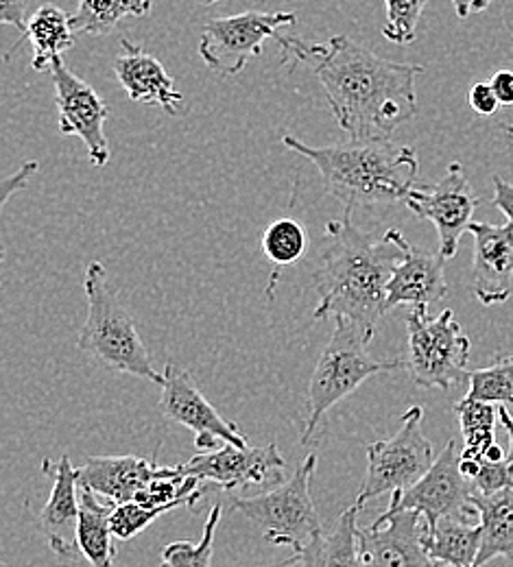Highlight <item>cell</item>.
Segmentation results:
<instances>
[{"label": "cell", "mask_w": 513, "mask_h": 567, "mask_svg": "<svg viewBox=\"0 0 513 567\" xmlns=\"http://www.w3.org/2000/svg\"><path fill=\"white\" fill-rule=\"evenodd\" d=\"M295 22L294 11H245L215 18L199 38V55L211 71L234 76L263 53L267 40H278L280 29Z\"/></svg>", "instance_id": "9c48e42d"}, {"label": "cell", "mask_w": 513, "mask_h": 567, "mask_svg": "<svg viewBox=\"0 0 513 567\" xmlns=\"http://www.w3.org/2000/svg\"><path fill=\"white\" fill-rule=\"evenodd\" d=\"M476 487V494L481 496H492L499 494L513 485V465L510 461H488L483 458L481 463V472L476 474V478L472 481Z\"/></svg>", "instance_id": "d6a6232c"}, {"label": "cell", "mask_w": 513, "mask_h": 567, "mask_svg": "<svg viewBox=\"0 0 513 567\" xmlns=\"http://www.w3.org/2000/svg\"><path fill=\"white\" fill-rule=\"evenodd\" d=\"M424 544L441 566L474 567L483 546V530L479 522L441 519L435 528L427 530Z\"/></svg>", "instance_id": "d4e9b609"}, {"label": "cell", "mask_w": 513, "mask_h": 567, "mask_svg": "<svg viewBox=\"0 0 513 567\" xmlns=\"http://www.w3.org/2000/svg\"><path fill=\"white\" fill-rule=\"evenodd\" d=\"M494 0H452L454 4V11L459 18H468L472 13H479V11H485Z\"/></svg>", "instance_id": "f35d334b"}, {"label": "cell", "mask_w": 513, "mask_h": 567, "mask_svg": "<svg viewBox=\"0 0 513 567\" xmlns=\"http://www.w3.org/2000/svg\"><path fill=\"white\" fill-rule=\"evenodd\" d=\"M409 358L407 367L418 386L450 391L470 382V339L463 334L452 310L431 317L427 306H415L407 317Z\"/></svg>", "instance_id": "52a82bcc"}, {"label": "cell", "mask_w": 513, "mask_h": 567, "mask_svg": "<svg viewBox=\"0 0 513 567\" xmlns=\"http://www.w3.org/2000/svg\"><path fill=\"white\" fill-rule=\"evenodd\" d=\"M166 511H173L171 506H160V508H147L141 506L138 502H127V504H119L112 508L110 515V526L112 533L119 542H127L136 535H141L147 528L151 522H155L160 515H164Z\"/></svg>", "instance_id": "1f68e13d"}, {"label": "cell", "mask_w": 513, "mask_h": 567, "mask_svg": "<svg viewBox=\"0 0 513 567\" xmlns=\"http://www.w3.org/2000/svg\"><path fill=\"white\" fill-rule=\"evenodd\" d=\"M121 44V53L114 60V72L127 96L136 103L160 105L166 114L175 116L184 103V94L175 87L162 62L127 38Z\"/></svg>", "instance_id": "d6986e66"}, {"label": "cell", "mask_w": 513, "mask_h": 567, "mask_svg": "<svg viewBox=\"0 0 513 567\" xmlns=\"http://www.w3.org/2000/svg\"><path fill=\"white\" fill-rule=\"evenodd\" d=\"M317 470V454H308L294 472L291 481L254 497H236L234 508L254 522L269 544L299 550L321 530V522L310 496V481Z\"/></svg>", "instance_id": "8992f818"}, {"label": "cell", "mask_w": 513, "mask_h": 567, "mask_svg": "<svg viewBox=\"0 0 513 567\" xmlns=\"http://www.w3.org/2000/svg\"><path fill=\"white\" fill-rule=\"evenodd\" d=\"M503 130L507 132V136L513 141V125H507V123H505V125H503Z\"/></svg>", "instance_id": "7bdbcfd3"}, {"label": "cell", "mask_w": 513, "mask_h": 567, "mask_svg": "<svg viewBox=\"0 0 513 567\" xmlns=\"http://www.w3.org/2000/svg\"><path fill=\"white\" fill-rule=\"evenodd\" d=\"M470 400L513 406V355L499 358L485 369L470 371Z\"/></svg>", "instance_id": "f1b7e54d"}, {"label": "cell", "mask_w": 513, "mask_h": 567, "mask_svg": "<svg viewBox=\"0 0 513 567\" xmlns=\"http://www.w3.org/2000/svg\"><path fill=\"white\" fill-rule=\"evenodd\" d=\"M219 441L217 436H213V434H197L195 436V445L199 447V450H204V452H215V450H219Z\"/></svg>", "instance_id": "60d3db41"}, {"label": "cell", "mask_w": 513, "mask_h": 567, "mask_svg": "<svg viewBox=\"0 0 513 567\" xmlns=\"http://www.w3.org/2000/svg\"><path fill=\"white\" fill-rule=\"evenodd\" d=\"M79 502H81V517H79V533H76L79 553L92 564V567H116L114 566L116 537L110 526V515L114 504L101 502L96 494L81 487H79Z\"/></svg>", "instance_id": "cb8c5ba5"}, {"label": "cell", "mask_w": 513, "mask_h": 567, "mask_svg": "<svg viewBox=\"0 0 513 567\" xmlns=\"http://www.w3.org/2000/svg\"><path fill=\"white\" fill-rule=\"evenodd\" d=\"M499 420H501V424H503V427H505L507 434H510V454H507V461L513 465V417L507 406H499Z\"/></svg>", "instance_id": "ab89813d"}, {"label": "cell", "mask_w": 513, "mask_h": 567, "mask_svg": "<svg viewBox=\"0 0 513 567\" xmlns=\"http://www.w3.org/2000/svg\"><path fill=\"white\" fill-rule=\"evenodd\" d=\"M42 472L53 481V489L49 502L40 511V528L55 555L73 557L79 550L76 533L81 517L76 467H73L69 456H62L58 463L44 458Z\"/></svg>", "instance_id": "ac0fdd59"}, {"label": "cell", "mask_w": 513, "mask_h": 567, "mask_svg": "<svg viewBox=\"0 0 513 567\" xmlns=\"http://www.w3.org/2000/svg\"><path fill=\"white\" fill-rule=\"evenodd\" d=\"M411 249L398 229L371 236L352 220V210L326 225L321 269L315 274L319 303L315 319H348L376 334L387 315V288Z\"/></svg>", "instance_id": "7a4b0ae2"}, {"label": "cell", "mask_w": 513, "mask_h": 567, "mask_svg": "<svg viewBox=\"0 0 513 567\" xmlns=\"http://www.w3.org/2000/svg\"><path fill=\"white\" fill-rule=\"evenodd\" d=\"M283 144L317 166L326 193L339 199L346 210L407 202L418 186L420 164L411 146H396L389 141L308 146L295 136H283Z\"/></svg>", "instance_id": "3957f363"}, {"label": "cell", "mask_w": 513, "mask_h": 567, "mask_svg": "<svg viewBox=\"0 0 513 567\" xmlns=\"http://www.w3.org/2000/svg\"><path fill=\"white\" fill-rule=\"evenodd\" d=\"M472 506L483 530V546L474 567L488 566L499 557L513 561V485L492 496L474 494Z\"/></svg>", "instance_id": "603a6c76"}, {"label": "cell", "mask_w": 513, "mask_h": 567, "mask_svg": "<svg viewBox=\"0 0 513 567\" xmlns=\"http://www.w3.org/2000/svg\"><path fill=\"white\" fill-rule=\"evenodd\" d=\"M359 513L361 508L357 504L346 508L332 533H321L317 539L295 550L285 567H363L357 524Z\"/></svg>", "instance_id": "44dd1931"}, {"label": "cell", "mask_w": 513, "mask_h": 567, "mask_svg": "<svg viewBox=\"0 0 513 567\" xmlns=\"http://www.w3.org/2000/svg\"><path fill=\"white\" fill-rule=\"evenodd\" d=\"M427 530L415 511H384L369 528H359L363 567H445L429 555Z\"/></svg>", "instance_id": "5bb4252c"}, {"label": "cell", "mask_w": 513, "mask_h": 567, "mask_svg": "<svg viewBox=\"0 0 513 567\" xmlns=\"http://www.w3.org/2000/svg\"><path fill=\"white\" fill-rule=\"evenodd\" d=\"M485 458L488 461H494V463H501V461H507V456H505V452H503V447L501 445H492L490 450H488V454H485Z\"/></svg>", "instance_id": "b9f144b4"}, {"label": "cell", "mask_w": 513, "mask_h": 567, "mask_svg": "<svg viewBox=\"0 0 513 567\" xmlns=\"http://www.w3.org/2000/svg\"><path fill=\"white\" fill-rule=\"evenodd\" d=\"M38 166H40L38 162H27V164H24L22 168H18L9 179L2 182V202H0V206H4L13 193H18L20 188L27 186L29 177H31L33 173H38Z\"/></svg>", "instance_id": "d590c367"}, {"label": "cell", "mask_w": 513, "mask_h": 567, "mask_svg": "<svg viewBox=\"0 0 513 567\" xmlns=\"http://www.w3.org/2000/svg\"><path fill=\"white\" fill-rule=\"evenodd\" d=\"M429 0H384L387 22L382 35L393 44H413Z\"/></svg>", "instance_id": "4dcf8cb0"}, {"label": "cell", "mask_w": 513, "mask_h": 567, "mask_svg": "<svg viewBox=\"0 0 513 567\" xmlns=\"http://www.w3.org/2000/svg\"><path fill=\"white\" fill-rule=\"evenodd\" d=\"M490 85L501 105H513V71L496 72L490 79Z\"/></svg>", "instance_id": "74e56055"}, {"label": "cell", "mask_w": 513, "mask_h": 567, "mask_svg": "<svg viewBox=\"0 0 513 567\" xmlns=\"http://www.w3.org/2000/svg\"><path fill=\"white\" fill-rule=\"evenodd\" d=\"M308 249V236L301 223L295 218H278L263 234V254L276 267H289L304 258Z\"/></svg>", "instance_id": "83f0119b"}, {"label": "cell", "mask_w": 513, "mask_h": 567, "mask_svg": "<svg viewBox=\"0 0 513 567\" xmlns=\"http://www.w3.org/2000/svg\"><path fill=\"white\" fill-rule=\"evenodd\" d=\"M468 101H470V107L479 116H494L496 110L501 107V103H499L490 83H474L468 92Z\"/></svg>", "instance_id": "836d02e7"}, {"label": "cell", "mask_w": 513, "mask_h": 567, "mask_svg": "<svg viewBox=\"0 0 513 567\" xmlns=\"http://www.w3.org/2000/svg\"><path fill=\"white\" fill-rule=\"evenodd\" d=\"M160 413L173 422L184 425L197 434H213L223 443L247 447L249 439L238 430V425L223 420L219 411L204 398L193 375L173 362L164 367V384L160 395Z\"/></svg>", "instance_id": "9a60e30c"}, {"label": "cell", "mask_w": 513, "mask_h": 567, "mask_svg": "<svg viewBox=\"0 0 513 567\" xmlns=\"http://www.w3.org/2000/svg\"><path fill=\"white\" fill-rule=\"evenodd\" d=\"M280 64H308L317 74L339 127L350 141H391L418 114V64L389 62L348 35L310 42L278 35Z\"/></svg>", "instance_id": "6da1fadb"}, {"label": "cell", "mask_w": 513, "mask_h": 567, "mask_svg": "<svg viewBox=\"0 0 513 567\" xmlns=\"http://www.w3.org/2000/svg\"><path fill=\"white\" fill-rule=\"evenodd\" d=\"M422 420L424 409L411 406L400 417V430L391 439L366 445V481L355 502L359 508L373 497L413 487L433 467L435 450L422 432Z\"/></svg>", "instance_id": "ba28073f"}, {"label": "cell", "mask_w": 513, "mask_h": 567, "mask_svg": "<svg viewBox=\"0 0 513 567\" xmlns=\"http://www.w3.org/2000/svg\"><path fill=\"white\" fill-rule=\"evenodd\" d=\"M153 0H79V7L71 16L76 35H105L127 18L147 16Z\"/></svg>", "instance_id": "484cf974"}, {"label": "cell", "mask_w": 513, "mask_h": 567, "mask_svg": "<svg viewBox=\"0 0 513 567\" xmlns=\"http://www.w3.org/2000/svg\"><path fill=\"white\" fill-rule=\"evenodd\" d=\"M459 463L461 452L456 450L454 441H448L422 481L404 492H393L389 496L387 511H415L427 519L429 528H435L441 519L472 522L479 517L476 508L472 506L476 487L461 474Z\"/></svg>", "instance_id": "30bf717a"}, {"label": "cell", "mask_w": 513, "mask_h": 567, "mask_svg": "<svg viewBox=\"0 0 513 567\" xmlns=\"http://www.w3.org/2000/svg\"><path fill=\"white\" fill-rule=\"evenodd\" d=\"M474 265L472 288L483 306H499L512 297L513 225L472 223Z\"/></svg>", "instance_id": "e0dca14e"}, {"label": "cell", "mask_w": 513, "mask_h": 567, "mask_svg": "<svg viewBox=\"0 0 513 567\" xmlns=\"http://www.w3.org/2000/svg\"><path fill=\"white\" fill-rule=\"evenodd\" d=\"M371 339L373 332H367L348 319H335V332L319 355L308 384V417L301 432V443H308L332 406L352 395L371 375L407 367V360L400 358H371L367 352Z\"/></svg>", "instance_id": "5b68a950"}, {"label": "cell", "mask_w": 513, "mask_h": 567, "mask_svg": "<svg viewBox=\"0 0 513 567\" xmlns=\"http://www.w3.org/2000/svg\"><path fill=\"white\" fill-rule=\"evenodd\" d=\"M179 474L177 467H160L155 458L138 456H90L76 467V481L81 489H90L105 502L119 506L134 502L136 496L160 478Z\"/></svg>", "instance_id": "2e32d148"}, {"label": "cell", "mask_w": 513, "mask_h": 567, "mask_svg": "<svg viewBox=\"0 0 513 567\" xmlns=\"http://www.w3.org/2000/svg\"><path fill=\"white\" fill-rule=\"evenodd\" d=\"M88 317L79 332V350L112 371L164 384V373L151 364L136 321L107 282L105 267L90 262L83 274Z\"/></svg>", "instance_id": "277c9868"}, {"label": "cell", "mask_w": 513, "mask_h": 567, "mask_svg": "<svg viewBox=\"0 0 513 567\" xmlns=\"http://www.w3.org/2000/svg\"><path fill=\"white\" fill-rule=\"evenodd\" d=\"M202 2H206V4H215V2H220V0H202Z\"/></svg>", "instance_id": "ee69618b"}, {"label": "cell", "mask_w": 513, "mask_h": 567, "mask_svg": "<svg viewBox=\"0 0 513 567\" xmlns=\"http://www.w3.org/2000/svg\"><path fill=\"white\" fill-rule=\"evenodd\" d=\"M51 76L60 112V134L81 138L88 148L90 162L96 168L107 166L110 142L105 136V123L110 107L90 83H85L64 66V60H58L53 64Z\"/></svg>", "instance_id": "4fadbf2b"}, {"label": "cell", "mask_w": 513, "mask_h": 567, "mask_svg": "<svg viewBox=\"0 0 513 567\" xmlns=\"http://www.w3.org/2000/svg\"><path fill=\"white\" fill-rule=\"evenodd\" d=\"M219 519L220 504H215L208 519H206L202 542L199 544H193V542L168 544L162 550V567H211Z\"/></svg>", "instance_id": "f546056e"}, {"label": "cell", "mask_w": 513, "mask_h": 567, "mask_svg": "<svg viewBox=\"0 0 513 567\" xmlns=\"http://www.w3.org/2000/svg\"><path fill=\"white\" fill-rule=\"evenodd\" d=\"M184 476H193L202 483L217 485L225 492H234L249 485L271 487L283 485V476L287 470L285 456L278 452L276 443H267L260 447H236L220 445L215 452H204L179 465Z\"/></svg>", "instance_id": "7c38bea8"}, {"label": "cell", "mask_w": 513, "mask_h": 567, "mask_svg": "<svg viewBox=\"0 0 513 567\" xmlns=\"http://www.w3.org/2000/svg\"><path fill=\"white\" fill-rule=\"evenodd\" d=\"M501 213L507 216V223L513 225V184H507L503 177L494 175V202Z\"/></svg>", "instance_id": "8d00e7d4"}, {"label": "cell", "mask_w": 513, "mask_h": 567, "mask_svg": "<svg viewBox=\"0 0 513 567\" xmlns=\"http://www.w3.org/2000/svg\"><path fill=\"white\" fill-rule=\"evenodd\" d=\"M24 9H27V0H0V22L24 33L27 31Z\"/></svg>", "instance_id": "e575fe53"}, {"label": "cell", "mask_w": 513, "mask_h": 567, "mask_svg": "<svg viewBox=\"0 0 513 567\" xmlns=\"http://www.w3.org/2000/svg\"><path fill=\"white\" fill-rule=\"evenodd\" d=\"M454 411H456L463 443H465L461 454L468 458H485L488 450L496 445L499 406L463 398L454 406Z\"/></svg>", "instance_id": "4316f807"}, {"label": "cell", "mask_w": 513, "mask_h": 567, "mask_svg": "<svg viewBox=\"0 0 513 567\" xmlns=\"http://www.w3.org/2000/svg\"><path fill=\"white\" fill-rule=\"evenodd\" d=\"M441 254L411 245L407 258L396 269L387 288V312L398 306H431L448 295Z\"/></svg>", "instance_id": "ffe728a7"}, {"label": "cell", "mask_w": 513, "mask_h": 567, "mask_svg": "<svg viewBox=\"0 0 513 567\" xmlns=\"http://www.w3.org/2000/svg\"><path fill=\"white\" fill-rule=\"evenodd\" d=\"M24 42L33 47L31 69L38 72L51 71L53 64L62 60V55L71 51L76 42L71 16L55 4H42L29 18L27 31L18 40L16 49Z\"/></svg>", "instance_id": "7402d4cb"}, {"label": "cell", "mask_w": 513, "mask_h": 567, "mask_svg": "<svg viewBox=\"0 0 513 567\" xmlns=\"http://www.w3.org/2000/svg\"><path fill=\"white\" fill-rule=\"evenodd\" d=\"M404 204L411 213L435 225L441 258L450 260L456 256L461 236L470 231L481 199L474 195L463 166L452 162L438 184L415 186Z\"/></svg>", "instance_id": "8fae6325"}]
</instances>
